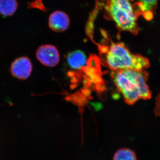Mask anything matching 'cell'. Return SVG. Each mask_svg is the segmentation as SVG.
Wrapping results in <instances>:
<instances>
[{
    "label": "cell",
    "instance_id": "obj_5",
    "mask_svg": "<svg viewBox=\"0 0 160 160\" xmlns=\"http://www.w3.org/2000/svg\"><path fill=\"white\" fill-rule=\"evenodd\" d=\"M32 66L26 57L18 58L12 63L10 72L14 77L21 80L27 79L31 75Z\"/></svg>",
    "mask_w": 160,
    "mask_h": 160
},
{
    "label": "cell",
    "instance_id": "obj_9",
    "mask_svg": "<svg viewBox=\"0 0 160 160\" xmlns=\"http://www.w3.org/2000/svg\"><path fill=\"white\" fill-rule=\"evenodd\" d=\"M18 7L16 0H0V14L4 17L11 16Z\"/></svg>",
    "mask_w": 160,
    "mask_h": 160
},
{
    "label": "cell",
    "instance_id": "obj_1",
    "mask_svg": "<svg viewBox=\"0 0 160 160\" xmlns=\"http://www.w3.org/2000/svg\"><path fill=\"white\" fill-rule=\"evenodd\" d=\"M149 75L146 69H126L113 71L112 76L126 103L132 105L139 100L151 98L152 92L147 83Z\"/></svg>",
    "mask_w": 160,
    "mask_h": 160
},
{
    "label": "cell",
    "instance_id": "obj_6",
    "mask_svg": "<svg viewBox=\"0 0 160 160\" xmlns=\"http://www.w3.org/2000/svg\"><path fill=\"white\" fill-rule=\"evenodd\" d=\"M49 25L50 29L55 32L65 31L69 26V17L63 12H54L49 17Z\"/></svg>",
    "mask_w": 160,
    "mask_h": 160
},
{
    "label": "cell",
    "instance_id": "obj_4",
    "mask_svg": "<svg viewBox=\"0 0 160 160\" xmlns=\"http://www.w3.org/2000/svg\"><path fill=\"white\" fill-rule=\"evenodd\" d=\"M36 57L40 63L47 67H54L60 61L58 50L51 45L40 46L37 50Z\"/></svg>",
    "mask_w": 160,
    "mask_h": 160
},
{
    "label": "cell",
    "instance_id": "obj_2",
    "mask_svg": "<svg viewBox=\"0 0 160 160\" xmlns=\"http://www.w3.org/2000/svg\"><path fill=\"white\" fill-rule=\"evenodd\" d=\"M107 66L112 71L130 69L145 70L150 66L149 60L140 54H133L122 42H112L106 51Z\"/></svg>",
    "mask_w": 160,
    "mask_h": 160
},
{
    "label": "cell",
    "instance_id": "obj_8",
    "mask_svg": "<svg viewBox=\"0 0 160 160\" xmlns=\"http://www.w3.org/2000/svg\"><path fill=\"white\" fill-rule=\"evenodd\" d=\"M158 0H139L138 4L140 12L144 14L146 19L151 20L152 18V10H154Z\"/></svg>",
    "mask_w": 160,
    "mask_h": 160
},
{
    "label": "cell",
    "instance_id": "obj_3",
    "mask_svg": "<svg viewBox=\"0 0 160 160\" xmlns=\"http://www.w3.org/2000/svg\"><path fill=\"white\" fill-rule=\"evenodd\" d=\"M105 8L107 16L114 21L119 29L138 34L137 14L129 0H106Z\"/></svg>",
    "mask_w": 160,
    "mask_h": 160
},
{
    "label": "cell",
    "instance_id": "obj_11",
    "mask_svg": "<svg viewBox=\"0 0 160 160\" xmlns=\"http://www.w3.org/2000/svg\"><path fill=\"white\" fill-rule=\"evenodd\" d=\"M28 8H38V9L44 10L45 7L43 6L42 0H34L32 2L28 3Z\"/></svg>",
    "mask_w": 160,
    "mask_h": 160
},
{
    "label": "cell",
    "instance_id": "obj_12",
    "mask_svg": "<svg viewBox=\"0 0 160 160\" xmlns=\"http://www.w3.org/2000/svg\"><path fill=\"white\" fill-rule=\"evenodd\" d=\"M154 114L156 117H160V93L156 98L155 107L154 110Z\"/></svg>",
    "mask_w": 160,
    "mask_h": 160
},
{
    "label": "cell",
    "instance_id": "obj_10",
    "mask_svg": "<svg viewBox=\"0 0 160 160\" xmlns=\"http://www.w3.org/2000/svg\"><path fill=\"white\" fill-rule=\"evenodd\" d=\"M113 160H138L136 154L133 150L128 148H122L115 152Z\"/></svg>",
    "mask_w": 160,
    "mask_h": 160
},
{
    "label": "cell",
    "instance_id": "obj_7",
    "mask_svg": "<svg viewBox=\"0 0 160 160\" xmlns=\"http://www.w3.org/2000/svg\"><path fill=\"white\" fill-rule=\"evenodd\" d=\"M67 61L72 69H79L86 66L87 60L85 53L81 50H77L68 55Z\"/></svg>",
    "mask_w": 160,
    "mask_h": 160
}]
</instances>
